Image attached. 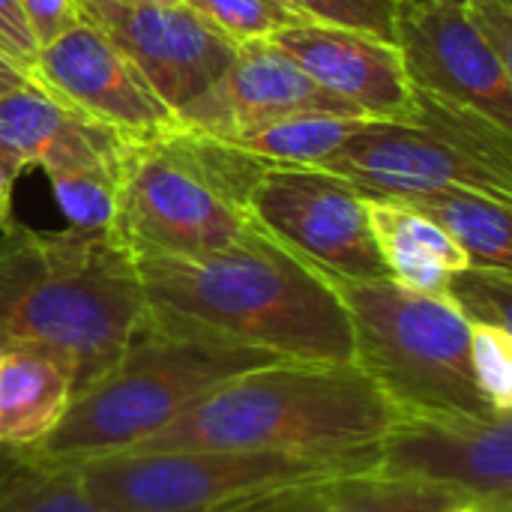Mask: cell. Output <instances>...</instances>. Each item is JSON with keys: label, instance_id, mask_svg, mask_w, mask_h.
<instances>
[{"label": "cell", "instance_id": "1", "mask_svg": "<svg viewBox=\"0 0 512 512\" xmlns=\"http://www.w3.org/2000/svg\"><path fill=\"white\" fill-rule=\"evenodd\" d=\"M132 258L153 309L279 360L354 366L351 321L333 282L255 222L219 252Z\"/></svg>", "mask_w": 512, "mask_h": 512}, {"label": "cell", "instance_id": "2", "mask_svg": "<svg viewBox=\"0 0 512 512\" xmlns=\"http://www.w3.org/2000/svg\"><path fill=\"white\" fill-rule=\"evenodd\" d=\"M0 348L60 360L75 396L123 351L147 312L132 252L108 228L0 225Z\"/></svg>", "mask_w": 512, "mask_h": 512}, {"label": "cell", "instance_id": "3", "mask_svg": "<svg viewBox=\"0 0 512 512\" xmlns=\"http://www.w3.org/2000/svg\"><path fill=\"white\" fill-rule=\"evenodd\" d=\"M276 360L267 351L147 306L120 357L72 399L63 420L39 444L9 453V459L75 468L138 450L222 381Z\"/></svg>", "mask_w": 512, "mask_h": 512}, {"label": "cell", "instance_id": "4", "mask_svg": "<svg viewBox=\"0 0 512 512\" xmlns=\"http://www.w3.org/2000/svg\"><path fill=\"white\" fill-rule=\"evenodd\" d=\"M399 411L357 366L276 360L222 381L138 450L375 453Z\"/></svg>", "mask_w": 512, "mask_h": 512}, {"label": "cell", "instance_id": "5", "mask_svg": "<svg viewBox=\"0 0 512 512\" xmlns=\"http://www.w3.org/2000/svg\"><path fill=\"white\" fill-rule=\"evenodd\" d=\"M351 321L354 366L399 414H498L471 369V324L447 297H429L393 279H330Z\"/></svg>", "mask_w": 512, "mask_h": 512}, {"label": "cell", "instance_id": "6", "mask_svg": "<svg viewBox=\"0 0 512 512\" xmlns=\"http://www.w3.org/2000/svg\"><path fill=\"white\" fill-rule=\"evenodd\" d=\"M363 456L270 450H129L69 468L108 512H234L270 495L372 468Z\"/></svg>", "mask_w": 512, "mask_h": 512}, {"label": "cell", "instance_id": "7", "mask_svg": "<svg viewBox=\"0 0 512 512\" xmlns=\"http://www.w3.org/2000/svg\"><path fill=\"white\" fill-rule=\"evenodd\" d=\"M369 198L477 189L512 204V129L459 102L414 90L405 117H369L321 165Z\"/></svg>", "mask_w": 512, "mask_h": 512}, {"label": "cell", "instance_id": "8", "mask_svg": "<svg viewBox=\"0 0 512 512\" xmlns=\"http://www.w3.org/2000/svg\"><path fill=\"white\" fill-rule=\"evenodd\" d=\"M249 228L252 216L210 180L177 123L126 147L111 231L132 255L198 258Z\"/></svg>", "mask_w": 512, "mask_h": 512}, {"label": "cell", "instance_id": "9", "mask_svg": "<svg viewBox=\"0 0 512 512\" xmlns=\"http://www.w3.org/2000/svg\"><path fill=\"white\" fill-rule=\"evenodd\" d=\"M249 216L327 279H390L363 189L315 165H267L249 198Z\"/></svg>", "mask_w": 512, "mask_h": 512}, {"label": "cell", "instance_id": "10", "mask_svg": "<svg viewBox=\"0 0 512 512\" xmlns=\"http://www.w3.org/2000/svg\"><path fill=\"white\" fill-rule=\"evenodd\" d=\"M372 471L444 486L489 512H512V414H399Z\"/></svg>", "mask_w": 512, "mask_h": 512}, {"label": "cell", "instance_id": "11", "mask_svg": "<svg viewBox=\"0 0 512 512\" xmlns=\"http://www.w3.org/2000/svg\"><path fill=\"white\" fill-rule=\"evenodd\" d=\"M393 42L414 90L459 102L512 129V63L483 36L465 3L399 0Z\"/></svg>", "mask_w": 512, "mask_h": 512}, {"label": "cell", "instance_id": "12", "mask_svg": "<svg viewBox=\"0 0 512 512\" xmlns=\"http://www.w3.org/2000/svg\"><path fill=\"white\" fill-rule=\"evenodd\" d=\"M81 18L111 36L159 99L177 114L207 93L234 63L237 48L186 3L144 6L129 0L78 3Z\"/></svg>", "mask_w": 512, "mask_h": 512}, {"label": "cell", "instance_id": "13", "mask_svg": "<svg viewBox=\"0 0 512 512\" xmlns=\"http://www.w3.org/2000/svg\"><path fill=\"white\" fill-rule=\"evenodd\" d=\"M30 78L63 105L114 129L126 141H150L174 126V111L126 51L84 18L39 48Z\"/></svg>", "mask_w": 512, "mask_h": 512}, {"label": "cell", "instance_id": "14", "mask_svg": "<svg viewBox=\"0 0 512 512\" xmlns=\"http://www.w3.org/2000/svg\"><path fill=\"white\" fill-rule=\"evenodd\" d=\"M297 111H333L363 117L357 108L318 87L270 39H258L243 42L231 69L207 93L180 108L174 114V123L228 141L252 126Z\"/></svg>", "mask_w": 512, "mask_h": 512}, {"label": "cell", "instance_id": "15", "mask_svg": "<svg viewBox=\"0 0 512 512\" xmlns=\"http://www.w3.org/2000/svg\"><path fill=\"white\" fill-rule=\"evenodd\" d=\"M270 42L363 117L396 120L414 108V87L396 42L315 21L294 24Z\"/></svg>", "mask_w": 512, "mask_h": 512}, {"label": "cell", "instance_id": "16", "mask_svg": "<svg viewBox=\"0 0 512 512\" xmlns=\"http://www.w3.org/2000/svg\"><path fill=\"white\" fill-rule=\"evenodd\" d=\"M129 144L114 129L63 105L33 78L0 93V150L21 168L36 165L48 174L111 162Z\"/></svg>", "mask_w": 512, "mask_h": 512}, {"label": "cell", "instance_id": "17", "mask_svg": "<svg viewBox=\"0 0 512 512\" xmlns=\"http://www.w3.org/2000/svg\"><path fill=\"white\" fill-rule=\"evenodd\" d=\"M366 207L381 261L396 285L444 297L450 276L471 264L456 240L408 201L366 195Z\"/></svg>", "mask_w": 512, "mask_h": 512}, {"label": "cell", "instance_id": "18", "mask_svg": "<svg viewBox=\"0 0 512 512\" xmlns=\"http://www.w3.org/2000/svg\"><path fill=\"white\" fill-rule=\"evenodd\" d=\"M75 399L72 372L30 348H0V450L39 444Z\"/></svg>", "mask_w": 512, "mask_h": 512}, {"label": "cell", "instance_id": "19", "mask_svg": "<svg viewBox=\"0 0 512 512\" xmlns=\"http://www.w3.org/2000/svg\"><path fill=\"white\" fill-rule=\"evenodd\" d=\"M435 219L471 264L512 270V204L477 189H438L402 198Z\"/></svg>", "mask_w": 512, "mask_h": 512}, {"label": "cell", "instance_id": "20", "mask_svg": "<svg viewBox=\"0 0 512 512\" xmlns=\"http://www.w3.org/2000/svg\"><path fill=\"white\" fill-rule=\"evenodd\" d=\"M369 117L333 111H297L279 120L252 126L234 138L240 150L273 165H315L321 168Z\"/></svg>", "mask_w": 512, "mask_h": 512}, {"label": "cell", "instance_id": "21", "mask_svg": "<svg viewBox=\"0 0 512 512\" xmlns=\"http://www.w3.org/2000/svg\"><path fill=\"white\" fill-rule=\"evenodd\" d=\"M324 495L330 512H450L468 504L444 486L414 477H390L372 468L330 480Z\"/></svg>", "mask_w": 512, "mask_h": 512}, {"label": "cell", "instance_id": "22", "mask_svg": "<svg viewBox=\"0 0 512 512\" xmlns=\"http://www.w3.org/2000/svg\"><path fill=\"white\" fill-rule=\"evenodd\" d=\"M120 165H123V156L111 162H93V165L45 174L72 228H108L111 231V222L117 213V195H120Z\"/></svg>", "mask_w": 512, "mask_h": 512}, {"label": "cell", "instance_id": "23", "mask_svg": "<svg viewBox=\"0 0 512 512\" xmlns=\"http://www.w3.org/2000/svg\"><path fill=\"white\" fill-rule=\"evenodd\" d=\"M0 512H108L96 507L69 468H42L12 459L0 471Z\"/></svg>", "mask_w": 512, "mask_h": 512}, {"label": "cell", "instance_id": "24", "mask_svg": "<svg viewBox=\"0 0 512 512\" xmlns=\"http://www.w3.org/2000/svg\"><path fill=\"white\" fill-rule=\"evenodd\" d=\"M210 27L228 36L234 45L273 39L276 33L303 24V18L288 0H183Z\"/></svg>", "mask_w": 512, "mask_h": 512}, {"label": "cell", "instance_id": "25", "mask_svg": "<svg viewBox=\"0 0 512 512\" xmlns=\"http://www.w3.org/2000/svg\"><path fill=\"white\" fill-rule=\"evenodd\" d=\"M444 297L468 324H492L510 330L512 270L468 264L450 276Z\"/></svg>", "mask_w": 512, "mask_h": 512}, {"label": "cell", "instance_id": "26", "mask_svg": "<svg viewBox=\"0 0 512 512\" xmlns=\"http://www.w3.org/2000/svg\"><path fill=\"white\" fill-rule=\"evenodd\" d=\"M471 369L480 393L498 414H512V333L471 324Z\"/></svg>", "mask_w": 512, "mask_h": 512}, {"label": "cell", "instance_id": "27", "mask_svg": "<svg viewBox=\"0 0 512 512\" xmlns=\"http://www.w3.org/2000/svg\"><path fill=\"white\" fill-rule=\"evenodd\" d=\"M303 18L315 24L360 30L378 39H396L399 0H288Z\"/></svg>", "mask_w": 512, "mask_h": 512}, {"label": "cell", "instance_id": "28", "mask_svg": "<svg viewBox=\"0 0 512 512\" xmlns=\"http://www.w3.org/2000/svg\"><path fill=\"white\" fill-rule=\"evenodd\" d=\"M18 6L39 48L54 42L81 21L78 0H18Z\"/></svg>", "mask_w": 512, "mask_h": 512}, {"label": "cell", "instance_id": "29", "mask_svg": "<svg viewBox=\"0 0 512 512\" xmlns=\"http://www.w3.org/2000/svg\"><path fill=\"white\" fill-rule=\"evenodd\" d=\"M0 54L12 66H18L24 75L33 72L39 45H36L24 15H21L18 0H0Z\"/></svg>", "mask_w": 512, "mask_h": 512}, {"label": "cell", "instance_id": "30", "mask_svg": "<svg viewBox=\"0 0 512 512\" xmlns=\"http://www.w3.org/2000/svg\"><path fill=\"white\" fill-rule=\"evenodd\" d=\"M327 486V483H324ZM324 486H306V489H288L279 495H270L264 501H255L249 507L234 512H330Z\"/></svg>", "mask_w": 512, "mask_h": 512}, {"label": "cell", "instance_id": "31", "mask_svg": "<svg viewBox=\"0 0 512 512\" xmlns=\"http://www.w3.org/2000/svg\"><path fill=\"white\" fill-rule=\"evenodd\" d=\"M21 165L9 156V153H3L0 150V198H12V186H15V180L21 177Z\"/></svg>", "mask_w": 512, "mask_h": 512}, {"label": "cell", "instance_id": "32", "mask_svg": "<svg viewBox=\"0 0 512 512\" xmlns=\"http://www.w3.org/2000/svg\"><path fill=\"white\" fill-rule=\"evenodd\" d=\"M24 81H30V75H24L18 66H12V63L0 54V93L18 87V84H24Z\"/></svg>", "mask_w": 512, "mask_h": 512}, {"label": "cell", "instance_id": "33", "mask_svg": "<svg viewBox=\"0 0 512 512\" xmlns=\"http://www.w3.org/2000/svg\"><path fill=\"white\" fill-rule=\"evenodd\" d=\"M12 219V198H0V225Z\"/></svg>", "mask_w": 512, "mask_h": 512}, {"label": "cell", "instance_id": "34", "mask_svg": "<svg viewBox=\"0 0 512 512\" xmlns=\"http://www.w3.org/2000/svg\"><path fill=\"white\" fill-rule=\"evenodd\" d=\"M129 3H144V6H177L183 0H129Z\"/></svg>", "mask_w": 512, "mask_h": 512}, {"label": "cell", "instance_id": "35", "mask_svg": "<svg viewBox=\"0 0 512 512\" xmlns=\"http://www.w3.org/2000/svg\"><path fill=\"white\" fill-rule=\"evenodd\" d=\"M450 512H489V510H483L480 504H474V501H468V504H459L456 510H450Z\"/></svg>", "mask_w": 512, "mask_h": 512}, {"label": "cell", "instance_id": "36", "mask_svg": "<svg viewBox=\"0 0 512 512\" xmlns=\"http://www.w3.org/2000/svg\"><path fill=\"white\" fill-rule=\"evenodd\" d=\"M78 3H93V0H78Z\"/></svg>", "mask_w": 512, "mask_h": 512}, {"label": "cell", "instance_id": "37", "mask_svg": "<svg viewBox=\"0 0 512 512\" xmlns=\"http://www.w3.org/2000/svg\"><path fill=\"white\" fill-rule=\"evenodd\" d=\"M453 3H465V0H453Z\"/></svg>", "mask_w": 512, "mask_h": 512}]
</instances>
